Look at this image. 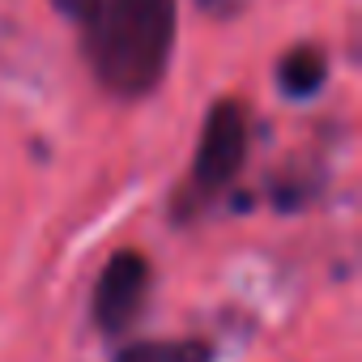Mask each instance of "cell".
<instances>
[{"label": "cell", "mask_w": 362, "mask_h": 362, "mask_svg": "<svg viewBox=\"0 0 362 362\" xmlns=\"http://www.w3.org/2000/svg\"><path fill=\"white\" fill-rule=\"evenodd\" d=\"M179 0H94L86 22V60L115 98H145L162 86L175 47Z\"/></svg>", "instance_id": "cell-1"}, {"label": "cell", "mask_w": 362, "mask_h": 362, "mask_svg": "<svg viewBox=\"0 0 362 362\" xmlns=\"http://www.w3.org/2000/svg\"><path fill=\"white\" fill-rule=\"evenodd\" d=\"M243 158H247V107L239 98H222V103H214V111L205 119L188 184L175 197V218L179 222L201 218L235 184V175L243 170Z\"/></svg>", "instance_id": "cell-2"}, {"label": "cell", "mask_w": 362, "mask_h": 362, "mask_svg": "<svg viewBox=\"0 0 362 362\" xmlns=\"http://www.w3.org/2000/svg\"><path fill=\"white\" fill-rule=\"evenodd\" d=\"M149 260L141 252H115L107 260V269L98 273V286H94V324L98 332L107 337H119L124 328L136 324L145 298H149Z\"/></svg>", "instance_id": "cell-3"}, {"label": "cell", "mask_w": 362, "mask_h": 362, "mask_svg": "<svg viewBox=\"0 0 362 362\" xmlns=\"http://www.w3.org/2000/svg\"><path fill=\"white\" fill-rule=\"evenodd\" d=\"M328 81V56L320 47H290L277 64V86L290 98H311Z\"/></svg>", "instance_id": "cell-4"}, {"label": "cell", "mask_w": 362, "mask_h": 362, "mask_svg": "<svg viewBox=\"0 0 362 362\" xmlns=\"http://www.w3.org/2000/svg\"><path fill=\"white\" fill-rule=\"evenodd\" d=\"M115 362H214V349L192 337H175V341H136L115 354Z\"/></svg>", "instance_id": "cell-5"}, {"label": "cell", "mask_w": 362, "mask_h": 362, "mask_svg": "<svg viewBox=\"0 0 362 362\" xmlns=\"http://www.w3.org/2000/svg\"><path fill=\"white\" fill-rule=\"evenodd\" d=\"M247 5H252V0H197V9H201L205 18H218V22H230V18H239Z\"/></svg>", "instance_id": "cell-6"}, {"label": "cell", "mask_w": 362, "mask_h": 362, "mask_svg": "<svg viewBox=\"0 0 362 362\" xmlns=\"http://www.w3.org/2000/svg\"><path fill=\"white\" fill-rule=\"evenodd\" d=\"M52 5L64 13V18H73V22H81L86 13H90V5H94V0H52Z\"/></svg>", "instance_id": "cell-7"}]
</instances>
